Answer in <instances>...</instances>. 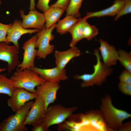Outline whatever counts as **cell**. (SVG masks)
<instances>
[{
	"instance_id": "obj_1",
	"label": "cell",
	"mask_w": 131,
	"mask_h": 131,
	"mask_svg": "<svg viewBox=\"0 0 131 131\" xmlns=\"http://www.w3.org/2000/svg\"><path fill=\"white\" fill-rule=\"evenodd\" d=\"M59 124L60 131H113L108 125L100 110H90L84 114H73Z\"/></svg>"
},
{
	"instance_id": "obj_2",
	"label": "cell",
	"mask_w": 131,
	"mask_h": 131,
	"mask_svg": "<svg viewBox=\"0 0 131 131\" xmlns=\"http://www.w3.org/2000/svg\"><path fill=\"white\" fill-rule=\"evenodd\" d=\"M101 101L100 110L109 127L113 131H121L124 125L123 122L131 117V114L115 107L109 95H105Z\"/></svg>"
},
{
	"instance_id": "obj_3",
	"label": "cell",
	"mask_w": 131,
	"mask_h": 131,
	"mask_svg": "<svg viewBox=\"0 0 131 131\" xmlns=\"http://www.w3.org/2000/svg\"><path fill=\"white\" fill-rule=\"evenodd\" d=\"M94 52L97 62L93 66V72L90 74L76 75L74 77L75 80L82 81L81 86L83 88L93 86L94 85H101L105 81L107 77L110 75L112 71L111 68L106 66L101 61V57L98 49H95Z\"/></svg>"
},
{
	"instance_id": "obj_4",
	"label": "cell",
	"mask_w": 131,
	"mask_h": 131,
	"mask_svg": "<svg viewBox=\"0 0 131 131\" xmlns=\"http://www.w3.org/2000/svg\"><path fill=\"white\" fill-rule=\"evenodd\" d=\"M16 69L10 78L15 88H23L36 94L35 88L46 82L31 69L20 70L17 68Z\"/></svg>"
},
{
	"instance_id": "obj_5",
	"label": "cell",
	"mask_w": 131,
	"mask_h": 131,
	"mask_svg": "<svg viewBox=\"0 0 131 131\" xmlns=\"http://www.w3.org/2000/svg\"><path fill=\"white\" fill-rule=\"evenodd\" d=\"M33 102H27L21 108L1 123L0 131H28L25 124L26 117Z\"/></svg>"
},
{
	"instance_id": "obj_6",
	"label": "cell",
	"mask_w": 131,
	"mask_h": 131,
	"mask_svg": "<svg viewBox=\"0 0 131 131\" xmlns=\"http://www.w3.org/2000/svg\"><path fill=\"white\" fill-rule=\"evenodd\" d=\"M77 109L73 106L66 107L60 104L51 106L47 110L41 121L48 127L60 124L68 119Z\"/></svg>"
},
{
	"instance_id": "obj_7",
	"label": "cell",
	"mask_w": 131,
	"mask_h": 131,
	"mask_svg": "<svg viewBox=\"0 0 131 131\" xmlns=\"http://www.w3.org/2000/svg\"><path fill=\"white\" fill-rule=\"evenodd\" d=\"M56 25V24H54L48 29L46 28L45 26L36 35L37 37L36 48L38 49L36 57L38 59H45L53 52L54 46L50 43L55 38L52 32Z\"/></svg>"
},
{
	"instance_id": "obj_8",
	"label": "cell",
	"mask_w": 131,
	"mask_h": 131,
	"mask_svg": "<svg viewBox=\"0 0 131 131\" xmlns=\"http://www.w3.org/2000/svg\"><path fill=\"white\" fill-rule=\"evenodd\" d=\"M3 42L0 43V60L7 62L8 74L20 63L19 60V49L14 45L10 46Z\"/></svg>"
},
{
	"instance_id": "obj_9",
	"label": "cell",
	"mask_w": 131,
	"mask_h": 131,
	"mask_svg": "<svg viewBox=\"0 0 131 131\" xmlns=\"http://www.w3.org/2000/svg\"><path fill=\"white\" fill-rule=\"evenodd\" d=\"M37 39V36L34 35L24 42L22 47L24 50L23 60L17 67L20 70L30 69L35 67V59L37 52L35 49Z\"/></svg>"
},
{
	"instance_id": "obj_10",
	"label": "cell",
	"mask_w": 131,
	"mask_h": 131,
	"mask_svg": "<svg viewBox=\"0 0 131 131\" xmlns=\"http://www.w3.org/2000/svg\"><path fill=\"white\" fill-rule=\"evenodd\" d=\"M37 96L36 94L24 89L15 88L12 96L8 100L7 105L13 111L16 112L27 102L35 99Z\"/></svg>"
},
{
	"instance_id": "obj_11",
	"label": "cell",
	"mask_w": 131,
	"mask_h": 131,
	"mask_svg": "<svg viewBox=\"0 0 131 131\" xmlns=\"http://www.w3.org/2000/svg\"><path fill=\"white\" fill-rule=\"evenodd\" d=\"M24 12L23 9L20 11L23 27L25 29L34 28L40 31L43 29L45 22L44 13H41L35 9L30 10L27 15L25 14Z\"/></svg>"
},
{
	"instance_id": "obj_12",
	"label": "cell",
	"mask_w": 131,
	"mask_h": 131,
	"mask_svg": "<svg viewBox=\"0 0 131 131\" xmlns=\"http://www.w3.org/2000/svg\"><path fill=\"white\" fill-rule=\"evenodd\" d=\"M60 87L59 82L47 81L37 87L36 94L43 100L47 109L49 105L55 101L57 92Z\"/></svg>"
},
{
	"instance_id": "obj_13",
	"label": "cell",
	"mask_w": 131,
	"mask_h": 131,
	"mask_svg": "<svg viewBox=\"0 0 131 131\" xmlns=\"http://www.w3.org/2000/svg\"><path fill=\"white\" fill-rule=\"evenodd\" d=\"M29 110L25 119V125L33 126L42 120L47 109L43 99L37 96Z\"/></svg>"
},
{
	"instance_id": "obj_14",
	"label": "cell",
	"mask_w": 131,
	"mask_h": 131,
	"mask_svg": "<svg viewBox=\"0 0 131 131\" xmlns=\"http://www.w3.org/2000/svg\"><path fill=\"white\" fill-rule=\"evenodd\" d=\"M38 74L47 82H59L67 80L68 77L66 70L57 66L49 69H42L36 67L30 68Z\"/></svg>"
},
{
	"instance_id": "obj_15",
	"label": "cell",
	"mask_w": 131,
	"mask_h": 131,
	"mask_svg": "<svg viewBox=\"0 0 131 131\" xmlns=\"http://www.w3.org/2000/svg\"><path fill=\"white\" fill-rule=\"evenodd\" d=\"M21 23V21L19 20H15L8 31L6 37V41L8 43L10 42L13 43L19 49V46L18 41L22 35L27 33L31 34L38 32L40 31L36 29H25L22 27Z\"/></svg>"
},
{
	"instance_id": "obj_16",
	"label": "cell",
	"mask_w": 131,
	"mask_h": 131,
	"mask_svg": "<svg viewBox=\"0 0 131 131\" xmlns=\"http://www.w3.org/2000/svg\"><path fill=\"white\" fill-rule=\"evenodd\" d=\"M99 42L100 46L98 50L103 63L108 67L116 65L118 60V51L102 39H100Z\"/></svg>"
},
{
	"instance_id": "obj_17",
	"label": "cell",
	"mask_w": 131,
	"mask_h": 131,
	"mask_svg": "<svg viewBox=\"0 0 131 131\" xmlns=\"http://www.w3.org/2000/svg\"><path fill=\"white\" fill-rule=\"evenodd\" d=\"M81 54L80 51L75 46L64 51L56 50L54 54L56 66L64 69L71 60Z\"/></svg>"
},
{
	"instance_id": "obj_18",
	"label": "cell",
	"mask_w": 131,
	"mask_h": 131,
	"mask_svg": "<svg viewBox=\"0 0 131 131\" xmlns=\"http://www.w3.org/2000/svg\"><path fill=\"white\" fill-rule=\"evenodd\" d=\"M124 0H115L113 4L111 6L98 11L87 12L84 17L86 19L92 17H100L105 16H114L116 15L122 8L124 3Z\"/></svg>"
},
{
	"instance_id": "obj_19",
	"label": "cell",
	"mask_w": 131,
	"mask_h": 131,
	"mask_svg": "<svg viewBox=\"0 0 131 131\" xmlns=\"http://www.w3.org/2000/svg\"><path fill=\"white\" fill-rule=\"evenodd\" d=\"M65 11L64 9L59 7H49V9L44 13L46 28H49L56 24Z\"/></svg>"
},
{
	"instance_id": "obj_20",
	"label": "cell",
	"mask_w": 131,
	"mask_h": 131,
	"mask_svg": "<svg viewBox=\"0 0 131 131\" xmlns=\"http://www.w3.org/2000/svg\"><path fill=\"white\" fill-rule=\"evenodd\" d=\"M79 20V19L72 15H66L63 19L59 21L56 24L55 28L57 32L61 34L67 33Z\"/></svg>"
},
{
	"instance_id": "obj_21",
	"label": "cell",
	"mask_w": 131,
	"mask_h": 131,
	"mask_svg": "<svg viewBox=\"0 0 131 131\" xmlns=\"http://www.w3.org/2000/svg\"><path fill=\"white\" fill-rule=\"evenodd\" d=\"M68 32L72 36L70 46L71 47L75 46L78 42L84 38L82 18L79 19L78 21L71 28Z\"/></svg>"
},
{
	"instance_id": "obj_22",
	"label": "cell",
	"mask_w": 131,
	"mask_h": 131,
	"mask_svg": "<svg viewBox=\"0 0 131 131\" xmlns=\"http://www.w3.org/2000/svg\"><path fill=\"white\" fill-rule=\"evenodd\" d=\"M15 88L10 78L6 74H0V94H5L10 97Z\"/></svg>"
},
{
	"instance_id": "obj_23",
	"label": "cell",
	"mask_w": 131,
	"mask_h": 131,
	"mask_svg": "<svg viewBox=\"0 0 131 131\" xmlns=\"http://www.w3.org/2000/svg\"><path fill=\"white\" fill-rule=\"evenodd\" d=\"M82 19L84 38L88 41L91 40L98 34V30L95 26L89 24L84 17Z\"/></svg>"
},
{
	"instance_id": "obj_24",
	"label": "cell",
	"mask_w": 131,
	"mask_h": 131,
	"mask_svg": "<svg viewBox=\"0 0 131 131\" xmlns=\"http://www.w3.org/2000/svg\"><path fill=\"white\" fill-rule=\"evenodd\" d=\"M83 0H70L66 10V15H72L77 18H80L81 14L79 10Z\"/></svg>"
},
{
	"instance_id": "obj_25",
	"label": "cell",
	"mask_w": 131,
	"mask_h": 131,
	"mask_svg": "<svg viewBox=\"0 0 131 131\" xmlns=\"http://www.w3.org/2000/svg\"><path fill=\"white\" fill-rule=\"evenodd\" d=\"M118 60L125 68V70L131 73V52L124 50L118 51Z\"/></svg>"
},
{
	"instance_id": "obj_26",
	"label": "cell",
	"mask_w": 131,
	"mask_h": 131,
	"mask_svg": "<svg viewBox=\"0 0 131 131\" xmlns=\"http://www.w3.org/2000/svg\"><path fill=\"white\" fill-rule=\"evenodd\" d=\"M124 1L123 7L115 18V21L122 16L131 12V0H124Z\"/></svg>"
},
{
	"instance_id": "obj_27",
	"label": "cell",
	"mask_w": 131,
	"mask_h": 131,
	"mask_svg": "<svg viewBox=\"0 0 131 131\" xmlns=\"http://www.w3.org/2000/svg\"><path fill=\"white\" fill-rule=\"evenodd\" d=\"M12 25L5 24L0 22V43L4 42L8 43L6 41V35Z\"/></svg>"
},
{
	"instance_id": "obj_28",
	"label": "cell",
	"mask_w": 131,
	"mask_h": 131,
	"mask_svg": "<svg viewBox=\"0 0 131 131\" xmlns=\"http://www.w3.org/2000/svg\"><path fill=\"white\" fill-rule=\"evenodd\" d=\"M119 79L120 82L131 84V73L125 69L121 74Z\"/></svg>"
},
{
	"instance_id": "obj_29",
	"label": "cell",
	"mask_w": 131,
	"mask_h": 131,
	"mask_svg": "<svg viewBox=\"0 0 131 131\" xmlns=\"http://www.w3.org/2000/svg\"><path fill=\"white\" fill-rule=\"evenodd\" d=\"M118 87L120 91L124 94L131 95V84L120 82L118 84Z\"/></svg>"
},
{
	"instance_id": "obj_30",
	"label": "cell",
	"mask_w": 131,
	"mask_h": 131,
	"mask_svg": "<svg viewBox=\"0 0 131 131\" xmlns=\"http://www.w3.org/2000/svg\"><path fill=\"white\" fill-rule=\"evenodd\" d=\"M50 0H38L37 8L44 13L49 8V3Z\"/></svg>"
},
{
	"instance_id": "obj_31",
	"label": "cell",
	"mask_w": 131,
	"mask_h": 131,
	"mask_svg": "<svg viewBox=\"0 0 131 131\" xmlns=\"http://www.w3.org/2000/svg\"><path fill=\"white\" fill-rule=\"evenodd\" d=\"M70 0H57L54 3L51 5L50 7H57L60 8L66 11Z\"/></svg>"
},
{
	"instance_id": "obj_32",
	"label": "cell",
	"mask_w": 131,
	"mask_h": 131,
	"mask_svg": "<svg viewBox=\"0 0 131 131\" xmlns=\"http://www.w3.org/2000/svg\"><path fill=\"white\" fill-rule=\"evenodd\" d=\"M46 125L41 121L33 126L32 131H49Z\"/></svg>"
},
{
	"instance_id": "obj_33",
	"label": "cell",
	"mask_w": 131,
	"mask_h": 131,
	"mask_svg": "<svg viewBox=\"0 0 131 131\" xmlns=\"http://www.w3.org/2000/svg\"><path fill=\"white\" fill-rule=\"evenodd\" d=\"M131 122H128L124 124L121 131H131Z\"/></svg>"
},
{
	"instance_id": "obj_34",
	"label": "cell",
	"mask_w": 131,
	"mask_h": 131,
	"mask_svg": "<svg viewBox=\"0 0 131 131\" xmlns=\"http://www.w3.org/2000/svg\"><path fill=\"white\" fill-rule=\"evenodd\" d=\"M35 0H30V6L29 8L30 10L35 9Z\"/></svg>"
},
{
	"instance_id": "obj_35",
	"label": "cell",
	"mask_w": 131,
	"mask_h": 131,
	"mask_svg": "<svg viewBox=\"0 0 131 131\" xmlns=\"http://www.w3.org/2000/svg\"><path fill=\"white\" fill-rule=\"evenodd\" d=\"M6 69L5 68H0V73L2 72L5 71Z\"/></svg>"
},
{
	"instance_id": "obj_36",
	"label": "cell",
	"mask_w": 131,
	"mask_h": 131,
	"mask_svg": "<svg viewBox=\"0 0 131 131\" xmlns=\"http://www.w3.org/2000/svg\"><path fill=\"white\" fill-rule=\"evenodd\" d=\"M1 0H0V5L1 4Z\"/></svg>"
},
{
	"instance_id": "obj_37",
	"label": "cell",
	"mask_w": 131,
	"mask_h": 131,
	"mask_svg": "<svg viewBox=\"0 0 131 131\" xmlns=\"http://www.w3.org/2000/svg\"><path fill=\"white\" fill-rule=\"evenodd\" d=\"M0 124H1V123H0Z\"/></svg>"
}]
</instances>
